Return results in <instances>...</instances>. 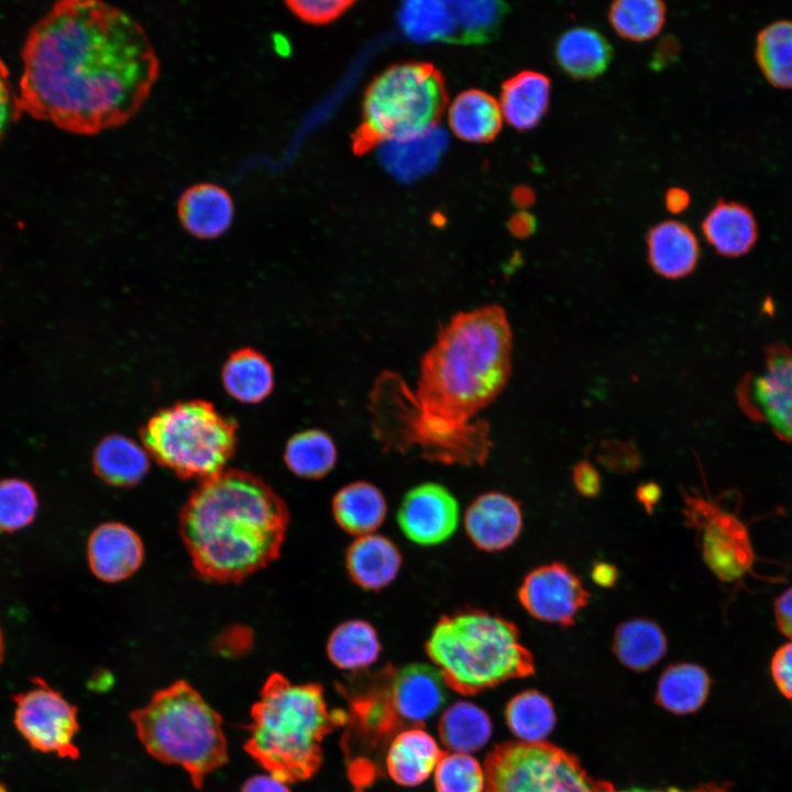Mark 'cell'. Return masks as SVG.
Returning <instances> with one entry per match:
<instances>
[{"label": "cell", "mask_w": 792, "mask_h": 792, "mask_svg": "<svg viewBox=\"0 0 792 792\" xmlns=\"http://www.w3.org/2000/svg\"><path fill=\"white\" fill-rule=\"evenodd\" d=\"M22 63V111L80 135L130 121L160 74L142 25L92 0L56 2L29 32Z\"/></svg>", "instance_id": "obj_1"}, {"label": "cell", "mask_w": 792, "mask_h": 792, "mask_svg": "<svg viewBox=\"0 0 792 792\" xmlns=\"http://www.w3.org/2000/svg\"><path fill=\"white\" fill-rule=\"evenodd\" d=\"M288 522L285 503L264 481L223 470L194 491L179 526L201 576L238 582L278 557Z\"/></svg>", "instance_id": "obj_2"}, {"label": "cell", "mask_w": 792, "mask_h": 792, "mask_svg": "<svg viewBox=\"0 0 792 792\" xmlns=\"http://www.w3.org/2000/svg\"><path fill=\"white\" fill-rule=\"evenodd\" d=\"M510 351L503 308L491 305L460 312L425 354L416 396L436 413L471 421L506 385Z\"/></svg>", "instance_id": "obj_3"}, {"label": "cell", "mask_w": 792, "mask_h": 792, "mask_svg": "<svg viewBox=\"0 0 792 792\" xmlns=\"http://www.w3.org/2000/svg\"><path fill=\"white\" fill-rule=\"evenodd\" d=\"M251 718L245 751L286 783L317 772L323 738L348 721L345 714L328 708L320 685L292 683L280 673L265 681Z\"/></svg>", "instance_id": "obj_4"}, {"label": "cell", "mask_w": 792, "mask_h": 792, "mask_svg": "<svg viewBox=\"0 0 792 792\" xmlns=\"http://www.w3.org/2000/svg\"><path fill=\"white\" fill-rule=\"evenodd\" d=\"M426 652L446 685L463 695L535 672L534 657L517 626L481 609L442 616L431 629Z\"/></svg>", "instance_id": "obj_5"}, {"label": "cell", "mask_w": 792, "mask_h": 792, "mask_svg": "<svg viewBox=\"0 0 792 792\" xmlns=\"http://www.w3.org/2000/svg\"><path fill=\"white\" fill-rule=\"evenodd\" d=\"M131 719L146 751L164 763L180 766L196 789L228 762L220 714L184 680L155 692L131 713Z\"/></svg>", "instance_id": "obj_6"}, {"label": "cell", "mask_w": 792, "mask_h": 792, "mask_svg": "<svg viewBox=\"0 0 792 792\" xmlns=\"http://www.w3.org/2000/svg\"><path fill=\"white\" fill-rule=\"evenodd\" d=\"M376 438L385 449H417L422 458L444 464H483L492 442L482 420L462 421L424 406L394 373L382 375L372 392Z\"/></svg>", "instance_id": "obj_7"}, {"label": "cell", "mask_w": 792, "mask_h": 792, "mask_svg": "<svg viewBox=\"0 0 792 792\" xmlns=\"http://www.w3.org/2000/svg\"><path fill=\"white\" fill-rule=\"evenodd\" d=\"M446 102L443 79L432 65L404 63L387 68L366 89L354 150L363 153L435 127Z\"/></svg>", "instance_id": "obj_8"}, {"label": "cell", "mask_w": 792, "mask_h": 792, "mask_svg": "<svg viewBox=\"0 0 792 792\" xmlns=\"http://www.w3.org/2000/svg\"><path fill=\"white\" fill-rule=\"evenodd\" d=\"M237 425L212 404L176 403L157 411L142 428L145 450L183 477L202 481L224 470L237 443Z\"/></svg>", "instance_id": "obj_9"}, {"label": "cell", "mask_w": 792, "mask_h": 792, "mask_svg": "<svg viewBox=\"0 0 792 792\" xmlns=\"http://www.w3.org/2000/svg\"><path fill=\"white\" fill-rule=\"evenodd\" d=\"M484 792H597L573 755L547 741H508L484 763Z\"/></svg>", "instance_id": "obj_10"}, {"label": "cell", "mask_w": 792, "mask_h": 792, "mask_svg": "<svg viewBox=\"0 0 792 792\" xmlns=\"http://www.w3.org/2000/svg\"><path fill=\"white\" fill-rule=\"evenodd\" d=\"M683 515L695 529L704 563L725 583L741 580L756 561L746 524L733 512L700 492H683Z\"/></svg>", "instance_id": "obj_11"}, {"label": "cell", "mask_w": 792, "mask_h": 792, "mask_svg": "<svg viewBox=\"0 0 792 792\" xmlns=\"http://www.w3.org/2000/svg\"><path fill=\"white\" fill-rule=\"evenodd\" d=\"M737 398L749 418L767 425L779 439L792 444V349L783 344L768 346L759 367L739 383Z\"/></svg>", "instance_id": "obj_12"}, {"label": "cell", "mask_w": 792, "mask_h": 792, "mask_svg": "<svg viewBox=\"0 0 792 792\" xmlns=\"http://www.w3.org/2000/svg\"><path fill=\"white\" fill-rule=\"evenodd\" d=\"M14 724L26 743L44 754L75 759L77 708L43 681L15 695Z\"/></svg>", "instance_id": "obj_13"}, {"label": "cell", "mask_w": 792, "mask_h": 792, "mask_svg": "<svg viewBox=\"0 0 792 792\" xmlns=\"http://www.w3.org/2000/svg\"><path fill=\"white\" fill-rule=\"evenodd\" d=\"M590 597L581 579L561 562L536 566L518 588V601L531 617L562 627L575 623Z\"/></svg>", "instance_id": "obj_14"}, {"label": "cell", "mask_w": 792, "mask_h": 792, "mask_svg": "<svg viewBox=\"0 0 792 792\" xmlns=\"http://www.w3.org/2000/svg\"><path fill=\"white\" fill-rule=\"evenodd\" d=\"M397 524L415 544L432 547L446 542L460 524V505L443 485L429 482L410 488L398 510Z\"/></svg>", "instance_id": "obj_15"}, {"label": "cell", "mask_w": 792, "mask_h": 792, "mask_svg": "<svg viewBox=\"0 0 792 792\" xmlns=\"http://www.w3.org/2000/svg\"><path fill=\"white\" fill-rule=\"evenodd\" d=\"M388 692L405 727H421L446 702V683L436 667L410 663L384 668Z\"/></svg>", "instance_id": "obj_16"}, {"label": "cell", "mask_w": 792, "mask_h": 792, "mask_svg": "<svg viewBox=\"0 0 792 792\" xmlns=\"http://www.w3.org/2000/svg\"><path fill=\"white\" fill-rule=\"evenodd\" d=\"M522 509L512 496L487 492L477 496L464 514V528L473 544L486 552L502 551L519 538Z\"/></svg>", "instance_id": "obj_17"}, {"label": "cell", "mask_w": 792, "mask_h": 792, "mask_svg": "<svg viewBox=\"0 0 792 792\" xmlns=\"http://www.w3.org/2000/svg\"><path fill=\"white\" fill-rule=\"evenodd\" d=\"M88 562L94 574L106 582H118L134 573L143 560L140 537L128 526L107 522L88 540Z\"/></svg>", "instance_id": "obj_18"}, {"label": "cell", "mask_w": 792, "mask_h": 792, "mask_svg": "<svg viewBox=\"0 0 792 792\" xmlns=\"http://www.w3.org/2000/svg\"><path fill=\"white\" fill-rule=\"evenodd\" d=\"M177 216L183 228L198 239H216L232 224L234 201L230 193L215 183L189 186L177 201Z\"/></svg>", "instance_id": "obj_19"}, {"label": "cell", "mask_w": 792, "mask_h": 792, "mask_svg": "<svg viewBox=\"0 0 792 792\" xmlns=\"http://www.w3.org/2000/svg\"><path fill=\"white\" fill-rule=\"evenodd\" d=\"M351 724L355 743L374 749L382 740L405 727L387 689L384 669L373 676L369 688L351 700Z\"/></svg>", "instance_id": "obj_20"}, {"label": "cell", "mask_w": 792, "mask_h": 792, "mask_svg": "<svg viewBox=\"0 0 792 792\" xmlns=\"http://www.w3.org/2000/svg\"><path fill=\"white\" fill-rule=\"evenodd\" d=\"M402 553L389 538L370 534L356 537L345 552V568L353 583L366 591H380L398 575Z\"/></svg>", "instance_id": "obj_21"}, {"label": "cell", "mask_w": 792, "mask_h": 792, "mask_svg": "<svg viewBox=\"0 0 792 792\" xmlns=\"http://www.w3.org/2000/svg\"><path fill=\"white\" fill-rule=\"evenodd\" d=\"M647 251L653 271L671 279L690 274L700 257L695 234L686 224L675 220H666L650 228Z\"/></svg>", "instance_id": "obj_22"}, {"label": "cell", "mask_w": 792, "mask_h": 792, "mask_svg": "<svg viewBox=\"0 0 792 792\" xmlns=\"http://www.w3.org/2000/svg\"><path fill=\"white\" fill-rule=\"evenodd\" d=\"M443 751L422 727H411L395 735L386 755V769L398 784L414 787L426 781Z\"/></svg>", "instance_id": "obj_23"}, {"label": "cell", "mask_w": 792, "mask_h": 792, "mask_svg": "<svg viewBox=\"0 0 792 792\" xmlns=\"http://www.w3.org/2000/svg\"><path fill=\"white\" fill-rule=\"evenodd\" d=\"M710 245L727 257L743 256L758 240V224L751 210L736 201L719 199L702 221Z\"/></svg>", "instance_id": "obj_24"}, {"label": "cell", "mask_w": 792, "mask_h": 792, "mask_svg": "<svg viewBox=\"0 0 792 792\" xmlns=\"http://www.w3.org/2000/svg\"><path fill=\"white\" fill-rule=\"evenodd\" d=\"M550 78L536 70H522L502 85L499 108L506 122L518 131L537 127L549 108Z\"/></svg>", "instance_id": "obj_25"}, {"label": "cell", "mask_w": 792, "mask_h": 792, "mask_svg": "<svg viewBox=\"0 0 792 792\" xmlns=\"http://www.w3.org/2000/svg\"><path fill=\"white\" fill-rule=\"evenodd\" d=\"M558 66L574 79H594L608 68L613 47L597 30L575 26L564 31L556 41Z\"/></svg>", "instance_id": "obj_26"}, {"label": "cell", "mask_w": 792, "mask_h": 792, "mask_svg": "<svg viewBox=\"0 0 792 792\" xmlns=\"http://www.w3.org/2000/svg\"><path fill=\"white\" fill-rule=\"evenodd\" d=\"M386 513L387 504L383 493L364 481L341 487L332 499L336 522L355 537L374 534L383 524Z\"/></svg>", "instance_id": "obj_27"}, {"label": "cell", "mask_w": 792, "mask_h": 792, "mask_svg": "<svg viewBox=\"0 0 792 792\" xmlns=\"http://www.w3.org/2000/svg\"><path fill=\"white\" fill-rule=\"evenodd\" d=\"M499 103L479 89L463 91L449 108V124L461 140L485 143L494 140L502 128Z\"/></svg>", "instance_id": "obj_28"}, {"label": "cell", "mask_w": 792, "mask_h": 792, "mask_svg": "<svg viewBox=\"0 0 792 792\" xmlns=\"http://www.w3.org/2000/svg\"><path fill=\"white\" fill-rule=\"evenodd\" d=\"M668 641L662 628L648 618H631L619 624L613 637V650L628 669L646 671L666 654Z\"/></svg>", "instance_id": "obj_29"}, {"label": "cell", "mask_w": 792, "mask_h": 792, "mask_svg": "<svg viewBox=\"0 0 792 792\" xmlns=\"http://www.w3.org/2000/svg\"><path fill=\"white\" fill-rule=\"evenodd\" d=\"M150 454L133 440L111 435L96 447L92 465L96 474L105 482L117 486L139 483L150 468Z\"/></svg>", "instance_id": "obj_30"}, {"label": "cell", "mask_w": 792, "mask_h": 792, "mask_svg": "<svg viewBox=\"0 0 792 792\" xmlns=\"http://www.w3.org/2000/svg\"><path fill=\"white\" fill-rule=\"evenodd\" d=\"M710 686L711 680L705 669L690 662L675 663L662 672L656 701L674 714L693 713L706 701Z\"/></svg>", "instance_id": "obj_31"}, {"label": "cell", "mask_w": 792, "mask_h": 792, "mask_svg": "<svg viewBox=\"0 0 792 792\" xmlns=\"http://www.w3.org/2000/svg\"><path fill=\"white\" fill-rule=\"evenodd\" d=\"M222 382L228 394L239 402L260 403L273 389V369L263 354L244 348L229 356L222 370Z\"/></svg>", "instance_id": "obj_32"}, {"label": "cell", "mask_w": 792, "mask_h": 792, "mask_svg": "<svg viewBox=\"0 0 792 792\" xmlns=\"http://www.w3.org/2000/svg\"><path fill=\"white\" fill-rule=\"evenodd\" d=\"M376 629L366 620L349 619L339 624L327 640L330 661L342 670H361L373 664L381 653Z\"/></svg>", "instance_id": "obj_33"}, {"label": "cell", "mask_w": 792, "mask_h": 792, "mask_svg": "<svg viewBox=\"0 0 792 792\" xmlns=\"http://www.w3.org/2000/svg\"><path fill=\"white\" fill-rule=\"evenodd\" d=\"M444 146V134L432 127L417 135L386 142L382 161L397 177L410 179L430 170Z\"/></svg>", "instance_id": "obj_34"}, {"label": "cell", "mask_w": 792, "mask_h": 792, "mask_svg": "<svg viewBox=\"0 0 792 792\" xmlns=\"http://www.w3.org/2000/svg\"><path fill=\"white\" fill-rule=\"evenodd\" d=\"M492 735L488 715L477 705L460 701L449 706L439 722V736L450 752L468 754L481 749Z\"/></svg>", "instance_id": "obj_35"}, {"label": "cell", "mask_w": 792, "mask_h": 792, "mask_svg": "<svg viewBox=\"0 0 792 792\" xmlns=\"http://www.w3.org/2000/svg\"><path fill=\"white\" fill-rule=\"evenodd\" d=\"M284 460L295 475L318 480L334 468L337 449L331 437L322 430H305L288 440Z\"/></svg>", "instance_id": "obj_36"}, {"label": "cell", "mask_w": 792, "mask_h": 792, "mask_svg": "<svg viewBox=\"0 0 792 792\" xmlns=\"http://www.w3.org/2000/svg\"><path fill=\"white\" fill-rule=\"evenodd\" d=\"M756 59L773 87L792 88V21H776L758 33Z\"/></svg>", "instance_id": "obj_37"}, {"label": "cell", "mask_w": 792, "mask_h": 792, "mask_svg": "<svg viewBox=\"0 0 792 792\" xmlns=\"http://www.w3.org/2000/svg\"><path fill=\"white\" fill-rule=\"evenodd\" d=\"M505 717L512 733L528 743L543 741L556 724L552 703L535 690L514 696L506 706Z\"/></svg>", "instance_id": "obj_38"}, {"label": "cell", "mask_w": 792, "mask_h": 792, "mask_svg": "<svg viewBox=\"0 0 792 792\" xmlns=\"http://www.w3.org/2000/svg\"><path fill=\"white\" fill-rule=\"evenodd\" d=\"M449 2V1H448ZM455 42L484 43L493 40L499 32L509 7L501 1H450Z\"/></svg>", "instance_id": "obj_39"}, {"label": "cell", "mask_w": 792, "mask_h": 792, "mask_svg": "<svg viewBox=\"0 0 792 792\" xmlns=\"http://www.w3.org/2000/svg\"><path fill=\"white\" fill-rule=\"evenodd\" d=\"M667 7L658 0H617L608 10V21L623 38L641 42L658 35L666 22Z\"/></svg>", "instance_id": "obj_40"}, {"label": "cell", "mask_w": 792, "mask_h": 792, "mask_svg": "<svg viewBox=\"0 0 792 792\" xmlns=\"http://www.w3.org/2000/svg\"><path fill=\"white\" fill-rule=\"evenodd\" d=\"M404 33L416 42L453 41L455 28L448 1H407L398 13Z\"/></svg>", "instance_id": "obj_41"}, {"label": "cell", "mask_w": 792, "mask_h": 792, "mask_svg": "<svg viewBox=\"0 0 792 792\" xmlns=\"http://www.w3.org/2000/svg\"><path fill=\"white\" fill-rule=\"evenodd\" d=\"M437 792H484V769L468 754H443L435 769Z\"/></svg>", "instance_id": "obj_42"}, {"label": "cell", "mask_w": 792, "mask_h": 792, "mask_svg": "<svg viewBox=\"0 0 792 792\" xmlns=\"http://www.w3.org/2000/svg\"><path fill=\"white\" fill-rule=\"evenodd\" d=\"M33 487L19 479L0 481V531L13 532L29 526L37 512Z\"/></svg>", "instance_id": "obj_43"}, {"label": "cell", "mask_w": 792, "mask_h": 792, "mask_svg": "<svg viewBox=\"0 0 792 792\" xmlns=\"http://www.w3.org/2000/svg\"><path fill=\"white\" fill-rule=\"evenodd\" d=\"M286 6L300 20L322 24L340 16L352 6V2L344 0H299L287 1Z\"/></svg>", "instance_id": "obj_44"}, {"label": "cell", "mask_w": 792, "mask_h": 792, "mask_svg": "<svg viewBox=\"0 0 792 792\" xmlns=\"http://www.w3.org/2000/svg\"><path fill=\"white\" fill-rule=\"evenodd\" d=\"M21 112L19 95L14 92L9 70L0 59V141Z\"/></svg>", "instance_id": "obj_45"}, {"label": "cell", "mask_w": 792, "mask_h": 792, "mask_svg": "<svg viewBox=\"0 0 792 792\" xmlns=\"http://www.w3.org/2000/svg\"><path fill=\"white\" fill-rule=\"evenodd\" d=\"M772 679L788 698H792V641L780 646L773 653L770 662Z\"/></svg>", "instance_id": "obj_46"}, {"label": "cell", "mask_w": 792, "mask_h": 792, "mask_svg": "<svg viewBox=\"0 0 792 792\" xmlns=\"http://www.w3.org/2000/svg\"><path fill=\"white\" fill-rule=\"evenodd\" d=\"M606 449L601 455V462L612 471H634L639 464L636 450L627 443H608Z\"/></svg>", "instance_id": "obj_47"}, {"label": "cell", "mask_w": 792, "mask_h": 792, "mask_svg": "<svg viewBox=\"0 0 792 792\" xmlns=\"http://www.w3.org/2000/svg\"><path fill=\"white\" fill-rule=\"evenodd\" d=\"M572 482L578 493L586 498L598 496L602 490L598 471L586 460H582L573 466Z\"/></svg>", "instance_id": "obj_48"}, {"label": "cell", "mask_w": 792, "mask_h": 792, "mask_svg": "<svg viewBox=\"0 0 792 792\" xmlns=\"http://www.w3.org/2000/svg\"><path fill=\"white\" fill-rule=\"evenodd\" d=\"M680 44L672 35L663 36L657 44L650 61L653 70H662L678 61Z\"/></svg>", "instance_id": "obj_49"}, {"label": "cell", "mask_w": 792, "mask_h": 792, "mask_svg": "<svg viewBox=\"0 0 792 792\" xmlns=\"http://www.w3.org/2000/svg\"><path fill=\"white\" fill-rule=\"evenodd\" d=\"M597 792H732L730 783H703L696 788L683 790L680 788H667V789H640L634 788L628 790H617L609 782L598 781Z\"/></svg>", "instance_id": "obj_50"}, {"label": "cell", "mask_w": 792, "mask_h": 792, "mask_svg": "<svg viewBox=\"0 0 792 792\" xmlns=\"http://www.w3.org/2000/svg\"><path fill=\"white\" fill-rule=\"evenodd\" d=\"M773 614L779 631L792 641V586L776 598Z\"/></svg>", "instance_id": "obj_51"}, {"label": "cell", "mask_w": 792, "mask_h": 792, "mask_svg": "<svg viewBox=\"0 0 792 792\" xmlns=\"http://www.w3.org/2000/svg\"><path fill=\"white\" fill-rule=\"evenodd\" d=\"M240 792H290V790L286 782L268 773L250 778Z\"/></svg>", "instance_id": "obj_52"}, {"label": "cell", "mask_w": 792, "mask_h": 792, "mask_svg": "<svg viewBox=\"0 0 792 792\" xmlns=\"http://www.w3.org/2000/svg\"><path fill=\"white\" fill-rule=\"evenodd\" d=\"M537 228L536 218L528 211L521 210L514 213L508 221V229L517 238H527Z\"/></svg>", "instance_id": "obj_53"}, {"label": "cell", "mask_w": 792, "mask_h": 792, "mask_svg": "<svg viewBox=\"0 0 792 792\" xmlns=\"http://www.w3.org/2000/svg\"><path fill=\"white\" fill-rule=\"evenodd\" d=\"M591 578L596 585L608 588L615 585L618 572L614 564L600 561L592 566Z\"/></svg>", "instance_id": "obj_54"}, {"label": "cell", "mask_w": 792, "mask_h": 792, "mask_svg": "<svg viewBox=\"0 0 792 792\" xmlns=\"http://www.w3.org/2000/svg\"><path fill=\"white\" fill-rule=\"evenodd\" d=\"M636 497L644 509L651 514L661 498V488L654 482L641 483L636 490Z\"/></svg>", "instance_id": "obj_55"}, {"label": "cell", "mask_w": 792, "mask_h": 792, "mask_svg": "<svg viewBox=\"0 0 792 792\" xmlns=\"http://www.w3.org/2000/svg\"><path fill=\"white\" fill-rule=\"evenodd\" d=\"M664 205L671 213H681L690 205V195L683 188L672 187L664 195Z\"/></svg>", "instance_id": "obj_56"}, {"label": "cell", "mask_w": 792, "mask_h": 792, "mask_svg": "<svg viewBox=\"0 0 792 792\" xmlns=\"http://www.w3.org/2000/svg\"><path fill=\"white\" fill-rule=\"evenodd\" d=\"M229 635L226 636V638L222 641V646L224 649L232 651V650H241L242 648L237 644V641L243 646L246 647V645L250 642L248 639L249 634L245 629H242L240 631V628H235L228 632Z\"/></svg>", "instance_id": "obj_57"}, {"label": "cell", "mask_w": 792, "mask_h": 792, "mask_svg": "<svg viewBox=\"0 0 792 792\" xmlns=\"http://www.w3.org/2000/svg\"><path fill=\"white\" fill-rule=\"evenodd\" d=\"M512 199L520 208H527L536 201L535 191L528 186H518L513 190Z\"/></svg>", "instance_id": "obj_58"}, {"label": "cell", "mask_w": 792, "mask_h": 792, "mask_svg": "<svg viewBox=\"0 0 792 792\" xmlns=\"http://www.w3.org/2000/svg\"><path fill=\"white\" fill-rule=\"evenodd\" d=\"M3 654H4V641H3V635L1 631V627H0V664L3 660Z\"/></svg>", "instance_id": "obj_59"}, {"label": "cell", "mask_w": 792, "mask_h": 792, "mask_svg": "<svg viewBox=\"0 0 792 792\" xmlns=\"http://www.w3.org/2000/svg\"><path fill=\"white\" fill-rule=\"evenodd\" d=\"M0 792H9L1 782H0Z\"/></svg>", "instance_id": "obj_60"}]
</instances>
